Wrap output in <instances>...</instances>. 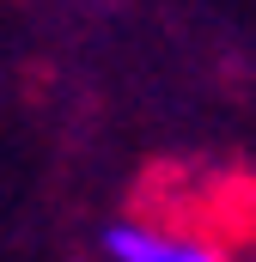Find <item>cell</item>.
<instances>
[{"label": "cell", "instance_id": "cell-1", "mask_svg": "<svg viewBox=\"0 0 256 262\" xmlns=\"http://www.w3.org/2000/svg\"><path fill=\"white\" fill-rule=\"evenodd\" d=\"M104 256L110 262H226L220 244L195 238V232H171V226H153V220H110L98 232Z\"/></svg>", "mask_w": 256, "mask_h": 262}]
</instances>
